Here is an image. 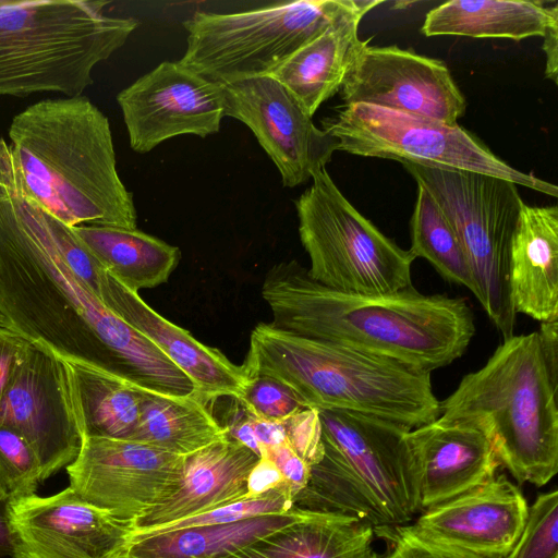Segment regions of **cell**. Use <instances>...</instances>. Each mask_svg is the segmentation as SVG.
Returning a JSON list of instances; mask_svg holds the SVG:
<instances>
[{
  "label": "cell",
  "mask_w": 558,
  "mask_h": 558,
  "mask_svg": "<svg viewBox=\"0 0 558 558\" xmlns=\"http://www.w3.org/2000/svg\"><path fill=\"white\" fill-rule=\"evenodd\" d=\"M262 296L277 328L426 373L461 357L475 333L464 299L423 294L413 286L387 295L345 293L315 281L296 260L267 271Z\"/></svg>",
  "instance_id": "obj_1"
},
{
  "label": "cell",
  "mask_w": 558,
  "mask_h": 558,
  "mask_svg": "<svg viewBox=\"0 0 558 558\" xmlns=\"http://www.w3.org/2000/svg\"><path fill=\"white\" fill-rule=\"evenodd\" d=\"M10 151L23 192L68 227L136 229L133 194L117 170L108 118L84 96L48 98L17 113Z\"/></svg>",
  "instance_id": "obj_2"
},
{
  "label": "cell",
  "mask_w": 558,
  "mask_h": 558,
  "mask_svg": "<svg viewBox=\"0 0 558 558\" xmlns=\"http://www.w3.org/2000/svg\"><path fill=\"white\" fill-rule=\"evenodd\" d=\"M288 387L310 409L376 416L409 429L436 420L430 373L343 344L259 323L242 364Z\"/></svg>",
  "instance_id": "obj_3"
},
{
  "label": "cell",
  "mask_w": 558,
  "mask_h": 558,
  "mask_svg": "<svg viewBox=\"0 0 558 558\" xmlns=\"http://www.w3.org/2000/svg\"><path fill=\"white\" fill-rule=\"evenodd\" d=\"M557 388L537 331L513 335L440 401L439 416L480 426L518 484L542 487L558 472Z\"/></svg>",
  "instance_id": "obj_4"
},
{
  "label": "cell",
  "mask_w": 558,
  "mask_h": 558,
  "mask_svg": "<svg viewBox=\"0 0 558 558\" xmlns=\"http://www.w3.org/2000/svg\"><path fill=\"white\" fill-rule=\"evenodd\" d=\"M101 0H9L0 7V97L54 92L82 96L94 68L138 22L110 16Z\"/></svg>",
  "instance_id": "obj_5"
},
{
  "label": "cell",
  "mask_w": 558,
  "mask_h": 558,
  "mask_svg": "<svg viewBox=\"0 0 558 558\" xmlns=\"http://www.w3.org/2000/svg\"><path fill=\"white\" fill-rule=\"evenodd\" d=\"M318 414L324 457L298 498L303 508L352 515L374 527L407 524L422 512L404 440L409 428L349 411Z\"/></svg>",
  "instance_id": "obj_6"
},
{
  "label": "cell",
  "mask_w": 558,
  "mask_h": 558,
  "mask_svg": "<svg viewBox=\"0 0 558 558\" xmlns=\"http://www.w3.org/2000/svg\"><path fill=\"white\" fill-rule=\"evenodd\" d=\"M381 3L296 0L233 13L196 11L183 22L186 49L179 62L221 85L269 76L312 39Z\"/></svg>",
  "instance_id": "obj_7"
},
{
  "label": "cell",
  "mask_w": 558,
  "mask_h": 558,
  "mask_svg": "<svg viewBox=\"0 0 558 558\" xmlns=\"http://www.w3.org/2000/svg\"><path fill=\"white\" fill-rule=\"evenodd\" d=\"M310 276L337 291L387 295L412 287L415 256L386 236L341 193L326 168L294 201Z\"/></svg>",
  "instance_id": "obj_8"
},
{
  "label": "cell",
  "mask_w": 558,
  "mask_h": 558,
  "mask_svg": "<svg viewBox=\"0 0 558 558\" xmlns=\"http://www.w3.org/2000/svg\"><path fill=\"white\" fill-rule=\"evenodd\" d=\"M438 205L456 231L474 280V295L504 340L514 333L508 267L522 205L517 184L452 169L403 165Z\"/></svg>",
  "instance_id": "obj_9"
},
{
  "label": "cell",
  "mask_w": 558,
  "mask_h": 558,
  "mask_svg": "<svg viewBox=\"0 0 558 558\" xmlns=\"http://www.w3.org/2000/svg\"><path fill=\"white\" fill-rule=\"evenodd\" d=\"M322 125L338 150L352 155L483 173L558 196L555 184L513 168L458 124L359 104L343 106Z\"/></svg>",
  "instance_id": "obj_10"
},
{
  "label": "cell",
  "mask_w": 558,
  "mask_h": 558,
  "mask_svg": "<svg viewBox=\"0 0 558 558\" xmlns=\"http://www.w3.org/2000/svg\"><path fill=\"white\" fill-rule=\"evenodd\" d=\"M0 425L16 429L31 445L41 482L76 459L83 434L64 359L31 341L0 401Z\"/></svg>",
  "instance_id": "obj_11"
},
{
  "label": "cell",
  "mask_w": 558,
  "mask_h": 558,
  "mask_svg": "<svg viewBox=\"0 0 558 558\" xmlns=\"http://www.w3.org/2000/svg\"><path fill=\"white\" fill-rule=\"evenodd\" d=\"M185 458L137 440L84 437L66 472L77 495L130 525L177 488Z\"/></svg>",
  "instance_id": "obj_12"
},
{
  "label": "cell",
  "mask_w": 558,
  "mask_h": 558,
  "mask_svg": "<svg viewBox=\"0 0 558 558\" xmlns=\"http://www.w3.org/2000/svg\"><path fill=\"white\" fill-rule=\"evenodd\" d=\"M221 85V84H220ZM225 117L245 124L277 167L286 187L302 185L330 161L338 141L270 76L222 84Z\"/></svg>",
  "instance_id": "obj_13"
},
{
  "label": "cell",
  "mask_w": 558,
  "mask_h": 558,
  "mask_svg": "<svg viewBox=\"0 0 558 558\" xmlns=\"http://www.w3.org/2000/svg\"><path fill=\"white\" fill-rule=\"evenodd\" d=\"M131 148L146 154L167 140L207 137L225 118L222 88L182 65L163 61L117 95Z\"/></svg>",
  "instance_id": "obj_14"
},
{
  "label": "cell",
  "mask_w": 558,
  "mask_h": 558,
  "mask_svg": "<svg viewBox=\"0 0 558 558\" xmlns=\"http://www.w3.org/2000/svg\"><path fill=\"white\" fill-rule=\"evenodd\" d=\"M344 106L371 105L457 124L465 98L447 64L398 46L366 45L341 86Z\"/></svg>",
  "instance_id": "obj_15"
},
{
  "label": "cell",
  "mask_w": 558,
  "mask_h": 558,
  "mask_svg": "<svg viewBox=\"0 0 558 558\" xmlns=\"http://www.w3.org/2000/svg\"><path fill=\"white\" fill-rule=\"evenodd\" d=\"M12 558H113L129 522L70 486L10 504Z\"/></svg>",
  "instance_id": "obj_16"
},
{
  "label": "cell",
  "mask_w": 558,
  "mask_h": 558,
  "mask_svg": "<svg viewBox=\"0 0 558 558\" xmlns=\"http://www.w3.org/2000/svg\"><path fill=\"white\" fill-rule=\"evenodd\" d=\"M529 513L520 488L505 474L424 511L412 526L421 535L486 558H506Z\"/></svg>",
  "instance_id": "obj_17"
},
{
  "label": "cell",
  "mask_w": 558,
  "mask_h": 558,
  "mask_svg": "<svg viewBox=\"0 0 558 558\" xmlns=\"http://www.w3.org/2000/svg\"><path fill=\"white\" fill-rule=\"evenodd\" d=\"M404 440L422 511L492 480L500 466L486 433L469 420L438 416Z\"/></svg>",
  "instance_id": "obj_18"
},
{
  "label": "cell",
  "mask_w": 558,
  "mask_h": 558,
  "mask_svg": "<svg viewBox=\"0 0 558 558\" xmlns=\"http://www.w3.org/2000/svg\"><path fill=\"white\" fill-rule=\"evenodd\" d=\"M101 302L154 342L191 378L196 392L206 402L239 399L244 393L251 378L243 365L234 364L220 350L199 342L187 330L161 316L114 277Z\"/></svg>",
  "instance_id": "obj_19"
},
{
  "label": "cell",
  "mask_w": 558,
  "mask_h": 558,
  "mask_svg": "<svg viewBox=\"0 0 558 558\" xmlns=\"http://www.w3.org/2000/svg\"><path fill=\"white\" fill-rule=\"evenodd\" d=\"M258 460L229 435L186 456L177 488L133 520L128 530L153 527L251 498L247 477Z\"/></svg>",
  "instance_id": "obj_20"
},
{
  "label": "cell",
  "mask_w": 558,
  "mask_h": 558,
  "mask_svg": "<svg viewBox=\"0 0 558 558\" xmlns=\"http://www.w3.org/2000/svg\"><path fill=\"white\" fill-rule=\"evenodd\" d=\"M509 295L515 314L558 320V207L522 205L512 235Z\"/></svg>",
  "instance_id": "obj_21"
},
{
  "label": "cell",
  "mask_w": 558,
  "mask_h": 558,
  "mask_svg": "<svg viewBox=\"0 0 558 558\" xmlns=\"http://www.w3.org/2000/svg\"><path fill=\"white\" fill-rule=\"evenodd\" d=\"M374 526L308 509L300 520L219 558H371Z\"/></svg>",
  "instance_id": "obj_22"
},
{
  "label": "cell",
  "mask_w": 558,
  "mask_h": 558,
  "mask_svg": "<svg viewBox=\"0 0 558 558\" xmlns=\"http://www.w3.org/2000/svg\"><path fill=\"white\" fill-rule=\"evenodd\" d=\"M362 19L330 27L269 75L290 92L310 117L341 89L357 53L371 41L372 38L361 40L357 36Z\"/></svg>",
  "instance_id": "obj_23"
},
{
  "label": "cell",
  "mask_w": 558,
  "mask_h": 558,
  "mask_svg": "<svg viewBox=\"0 0 558 558\" xmlns=\"http://www.w3.org/2000/svg\"><path fill=\"white\" fill-rule=\"evenodd\" d=\"M558 15V2L523 0H450L426 15L421 32L426 37L453 35L472 38L522 40L543 36Z\"/></svg>",
  "instance_id": "obj_24"
},
{
  "label": "cell",
  "mask_w": 558,
  "mask_h": 558,
  "mask_svg": "<svg viewBox=\"0 0 558 558\" xmlns=\"http://www.w3.org/2000/svg\"><path fill=\"white\" fill-rule=\"evenodd\" d=\"M106 269L133 292L168 281L180 248L137 229L81 225L72 228Z\"/></svg>",
  "instance_id": "obj_25"
},
{
  "label": "cell",
  "mask_w": 558,
  "mask_h": 558,
  "mask_svg": "<svg viewBox=\"0 0 558 558\" xmlns=\"http://www.w3.org/2000/svg\"><path fill=\"white\" fill-rule=\"evenodd\" d=\"M64 361L83 438L132 439L145 389L98 367Z\"/></svg>",
  "instance_id": "obj_26"
},
{
  "label": "cell",
  "mask_w": 558,
  "mask_h": 558,
  "mask_svg": "<svg viewBox=\"0 0 558 558\" xmlns=\"http://www.w3.org/2000/svg\"><path fill=\"white\" fill-rule=\"evenodd\" d=\"M308 508L178 530L120 549L114 558H219L302 519Z\"/></svg>",
  "instance_id": "obj_27"
},
{
  "label": "cell",
  "mask_w": 558,
  "mask_h": 558,
  "mask_svg": "<svg viewBox=\"0 0 558 558\" xmlns=\"http://www.w3.org/2000/svg\"><path fill=\"white\" fill-rule=\"evenodd\" d=\"M196 391L186 396H166L145 390L140 421L131 440L168 452L189 456L228 436Z\"/></svg>",
  "instance_id": "obj_28"
},
{
  "label": "cell",
  "mask_w": 558,
  "mask_h": 558,
  "mask_svg": "<svg viewBox=\"0 0 558 558\" xmlns=\"http://www.w3.org/2000/svg\"><path fill=\"white\" fill-rule=\"evenodd\" d=\"M410 227V251L415 258L427 259L444 279L474 293L472 272L456 231L432 196L418 185Z\"/></svg>",
  "instance_id": "obj_29"
},
{
  "label": "cell",
  "mask_w": 558,
  "mask_h": 558,
  "mask_svg": "<svg viewBox=\"0 0 558 558\" xmlns=\"http://www.w3.org/2000/svg\"><path fill=\"white\" fill-rule=\"evenodd\" d=\"M295 504V499L292 497L289 489L286 486H282L257 497L245 498L243 500L181 520L148 529L126 530L122 536L117 553L129 545L147 539L155 535L183 529L226 524L254 517L287 512L294 508Z\"/></svg>",
  "instance_id": "obj_30"
},
{
  "label": "cell",
  "mask_w": 558,
  "mask_h": 558,
  "mask_svg": "<svg viewBox=\"0 0 558 558\" xmlns=\"http://www.w3.org/2000/svg\"><path fill=\"white\" fill-rule=\"evenodd\" d=\"M40 464L27 440L14 428L0 425V486L13 499L35 495Z\"/></svg>",
  "instance_id": "obj_31"
},
{
  "label": "cell",
  "mask_w": 558,
  "mask_h": 558,
  "mask_svg": "<svg viewBox=\"0 0 558 558\" xmlns=\"http://www.w3.org/2000/svg\"><path fill=\"white\" fill-rule=\"evenodd\" d=\"M506 558H558V492L538 495L523 531Z\"/></svg>",
  "instance_id": "obj_32"
},
{
  "label": "cell",
  "mask_w": 558,
  "mask_h": 558,
  "mask_svg": "<svg viewBox=\"0 0 558 558\" xmlns=\"http://www.w3.org/2000/svg\"><path fill=\"white\" fill-rule=\"evenodd\" d=\"M45 213L50 235L72 272L101 301L112 275L71 227Z\"/></svg>",
  "instance_id": "obj_33"
},
{
  "label": "cell",
  "mask_w": 558,
  "mask_h": 558,
  "mask_svg": "<svg viewBox=\"0 0 558 558\" xmlns=\"http://www.w3.org/2000/svg\"><path fill=\"white\" fill-rule=\"evenodd\" d=\"M387 543L385 554L373 553L371 558H486L454 546L432 541L417 533L412 525L374 527Z\"/></svg>",
  "instance_id": "obj_34"
},
{
  "label": "cell",
  "mask_w": 558,
  "mask_h": 558,
  "mask_svg": "<svg viewBox=\"0 0 558 558\" xmlns=\"http://www.w3.org/2000/svg\"><path fill=\"white\" fill-rule=\"evenodd\" d=\"M236 400L252 416L269 421L284 420L306 408L288 387L266 376L252 377Z\"/></svg>",
  "instance_id": "obj_35"
},
{
  "label": "cell",
  "mask_w": 558,
  "mask_h": 558,
  "mask_svg": "<svg viewBox=\"0 0 558 558\" xmlns=\"http://www.w3.org/2000/svg\"><path fill=\"white\" fill-rule=\"evenodd\" d=\"M286 441L313 468L324 457L318 410L305 408L284 418Z\"/></svg>",
  "instance_id": "obj_36"
},
{
  "label": "cell",
  "mask_w": 558,
  "mask_h": 558,
  "mask_svg": "<svg viewBox=\"0 0 558 558\" xmlns=\"http://www.w3.org/2000/svg\"><path fill=\"white\" fill-rule=\"evenodd\" d=\"M262 457L268 458L276 465L290 494L296 501L308 485L312 468L286 440L263 449Z\"/></svg>",
  "instance_id": "obj_37"
},
{
  "label": "cell",
  "mask_w": 558,
  "mask_h": 558,
  "mask_svg": "<svg viewBox=\"0 0 558 558\" xmlns=\"http://www.w3.org/2000/svg\"><path fill=\"white\" fill-rule=\"evenodd\" d=\"M31 340L0 323V401L17 367L24 361Z\"/></svg>",
  "instance_id": "obj_38"
},
{
  "label": "cell",
  "mask_w": 558,
  "mask_h": 558,
  "mask_svg": "<svg viewBox=\"0 0 558 558\" xmlns=\"http://www.w3.org/2000/svg\"><path fill=\"white\" fill-rule=\"evenodd\" d=\"M282 486L286 484L276 465L266 457L259 458L247 477V496L257 497Z\"/></svg>",
  "instance_id": "obj_39"
},
{
  "label": "cell",
  "mask_w": 558,
  "mask_h": 558,
  "mask_svg": "<svg viewBox=\"0 0 558 558\" xmlns=\"http://www.w3.org/2000/svg\"><path fill=\"white\" fill-rule=\"evenodd\" d=\"M537 335L548 373L558 385V320L541 323Z\"/></svg>",
  "instance_id": "obj_40"
},
{
  "label": "cell",
  "mask_w": 558,
  "mask_h": 558,
  "mask_svg": "<svg viewBox=\"0 0 558 558\" xmlns=\"http://www.w3.org/2000/svg\"><path fill=\"white\" fill-rule=\"evenodd\" d=\"M542 49L546 56L545 76L558 84V15L546 27Z\"/></svg>",
  "instance_id": "obj_41"
},
{
  "label": "cell",
  "mask_w": 558,
  "mask_h": 558,
  "mask_svg": "<svg viewBox=\"0 0 558 558\" xmlns=\"http://www.w3.org/2000/svg\"><path fill=\"white\" fill-rule=\"evenodd\" d=\"M11 498L0 486V558L13 557V542L10 530Z\"/></svg>",
  "instance_id": "obj_42"
},
{
  "label": "cell",
  "mask_w": 558,
  "mask_h": 558,
  "mask_svg": "<svg viewBox=\"0 0 558 558\" xmlns=\"http://www.w3.org/2000/svg\"><path fill=\"white\" fill-rule=\"evenodd\" d=\"M9 2V0H0V7L7 4Z\"/></svg>",
  "instance_id": "obj_43"
},
{
  "label": "cell",
  "mask_w": 558,
  "mask_h": 558,
  "mask_svg": "<svg viewBox=\"0 0 558 558\" xmlns=\"http://www.w3.org/2000/svg\"><path fill=\"white\" fill-rule=\"evenodd\" d=\"M0 323H3V320H2V318H1V316H0Z\"/></svg>",
  "instance_id": "obj_44"
}]
</instances>
